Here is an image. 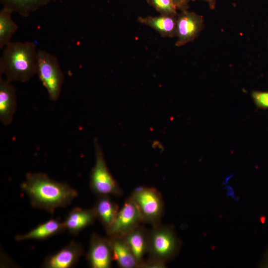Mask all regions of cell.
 Instances as JSON below:
<instances>
[{
	"instance_id": "obj_7",
	"label": "cell",
	"mask_w": 268,
	"mask_h": 268,
	"mask_svg": "<svg viewBox=\"0 0 268 268\" xmlns=\"http://www.w3.org/2000/svg\"><path fill=\"white\" fill-rule=\"evenodd\" d=\"M204 27L202 17L186 9L177 16L175 46H183L195 40Z\"/></svg>"
},
{
	"instance_id": "obj_6",
	"label": "cell",
	"mask_w": 268,
	"mask_h": 268,
	"mask_svg": "<svg viewBox=\"0 0 268 268\" xmlns=\"http://www.w3.org/2000/svg\"><path fill=\"white\" fill-rule=\"evenodd\" d=\"M136 205L142 223L152 226L160 223L164 204L160 192L154 188L141 187L133 192L130 197Z\"/></svg>"
},
{
	"instance_id": "obj_23",
	"label": "cell",
	"mask_w": 268,
	"mask_h": 268,
	"mask_svg": "<svg viewBox=\"0 0 268 268\" xmlns=\"http://www.w3.org/2000/svg\"><path fill=\"white\" fill-rule=\"evenodd\" d=\"M178 9L181 10L186 9L187 4L189 2L188 0H172Z\"/></svg>"
},
{
	"instance_id": "obj_24",
	"label": "cell",
	"mask_w": 268,
	"mask_h": 268,
	"mask_svg": "<svg viewBox=\"0 0 268 268\" xmlns=\"http://www.w3.org/2000/svg\"><path fill=\"white\" fill-rule=\"evenodd\" d=\"M196 0H188V2L190 1H194ZM207 2L208 4L209 7L211 9H214L215 7L217 0H201Z\"/></svg>"
},
{
	"instance_id": "obj_18",
	"label": "cell",
	"mask_w": 268,
	"mask_h": 268,
	"mask_svg": "<svg viewBox=\"0 0 268 268\" xmlns=\"http://www.w3.org/2000/svg\"><path fill=\"white\" fill-rule=\"evenodd\" d=\"M3 6L24 17L48 4L51 0H0Z\"/></svg>"
},
{
	"instance_id": "obj_11",
	"label": "cell",
	"mask_w": 268,
	"mask_h": 268,
	"mask_svg": "<svg viewBox=\"0 0 268 268\" xmlns=\"http://www.w3.org/2000/svg\"><path fill=\"white\" fill-rule=\"evenodd\" d=\"M16 109L15 88L11 82L0 76V120L3 124L12 122Z\"/></svg>"
},
{
	"instance_id": "obj_5",
	"label": "cell",
	"mask_w": 268,
	"mask_h": 268,
	"mask_svg": "<svg viewBox=\"0 0 268 268\" xmlns=\"http://www.w3.org/2000/svg\"><path fill=\"white\" fill-rule=\"evenodd\" d=\"M37 74L49 98L52 101L57 100L64 81V75L58 58L47 51L38 50Z\"/></svg>"
},
{
	"instance_id": "obj_15",
	"label": "cell",
	"mask_w": 268,
	"mask_h": 268,
	"mask_svg": "<svg viewBox=\"0 0 268 268\" xmlns=\"http://www.w3.org/2000/svg\"><path fill=\"white\" fill-rule=\"evenodd\" d=\"M114 260L121 268H138V263L124 237L108 236Z\"/></svg>"
},
{
	"instance_id": "obj_14",
	"label": "cell",
	"mask_w": 268,
	"mask_h": 268,
	"mask_svg": "<svg viewBox=\"0 0 268 268\" xmlns=\"http://www.w3.org/2000/svg\"><path fill=\"white\" fill-rule=\"evenodd\" d=\"M66 230L64 222L59 219H51L23 234L15 237L16 241L28 240H43L61 233Z\"/></svg>"
},
{
	"instance_id": "obj_4",
	"label": "cell",
	"mask_w": 268,
	"mask_h": 268,
	"mask_svg": "<svg viewBox=\"0 0 268 268\" xmlns=\"http://www.w3.org/2000/svg\"><path fill=\"white\" fill-rule=\"evenodd\" d=\"M95 162L90 176V188L98 197L119 196L123 191L110 173L102 149L95 139Z\"/></svg>"
},
{
	"instance_id": "obj_10",
	"label": "cell",
	"mask_w": 268,
	"mask_h": 268,
	"mask_svg": "<svg viewBox=\"0 0 268 268\" xmlns=\"http://www.w3.org/2000/svg\"><path fill=\"white\" fill-rule=\"evenodd\" d=\"M84 252L82 245L71 241L57 253L47 257L42 264L45 268H71L77 264Z\"/></svg>"
},
{
	"instance_id": "obj_20",
	"label": "cell",
	"mask_w": 268,
	"mask_h": 268,
	"mask_svg": "<svg viewBox=\"0 0 268 268\" xmlns=\"http://www.w3.org/2000/svg\"><path fill=\"white\" fill-rule=\"evenodd\" d=\"M147 2L152 6L160 14L177 16V7L172 0H147Z\"/></svg>"
},
{
	"instance_id": "obj_13",
	"label": "cell",
	"mask_w": 268,
	"mask_h": 268,
	"mask_svg": "<svg viewBox=\"0 0 268 268\" xmlns=\"http://www.w3.org/2000/svg\"><path fill=\"white\" fill-rule=\"evenodd\" d=\"M149 232V230L140 225L124 236L137 261L138 268L148 252Z\"/></svg>"
},
{
	"instance_id": "obj_9",
	"label": "cell",
	"mask_w": 268,
	"mask_h": 268,
	"mask_svg": "<svg viewBox=\"0 0 268 268\" xmlns=\"http://www.w3.org/2000/svg\"><path fill=\"white\" fill-rule=\"evenodd\" d=\"M86 258L92 268H110L113 261L109 239L93 233L90 237Z\"/></svg>"
},
{
	"instance_id": "obj_22",
	"label": "cell",
	"mask_w": 268,
	"mask_h": 268,
	"mask_svg": "<svg viewBox=\"0 0 268 268\" xmlns=\"http://www.w3.org/2000/svg\"><path fill=\"white\" fill-rule=\"evenodd\" d=\"M166 263L154 259L148 258L144 260L140 266L139 268H164Z\"/></svg>"
},
{
	"instance_id": "obj_3",
	"label": "cell",
	"mask_w": 268,
	"mask_h": 268,
	"mask_svg": "<svg viewBox=\"0 0 268 268\" xmlns=\"http://www.w3.org/2000/svg\"><path fill=\"white\" fill-rule=\"evenodd\" d=\"M181 242L173 227L158 224L149 230L148 258L167 262L178 254Z\"/></svg>"
},
{
	"instance_id": "obj_12",
	"label": "cell",
	"mask_w": 268,
	"mask_h": 268,
	"mask_svg": "<svg viewBox=\"0 0 268 268\" xmlns=\"http://www.w3.org/2000/svg\"><path fill=\"white\" fill-rule=\"evenodd\" d=\"M96 219L97 217L93 207L89 209L75 207L68 213L63 222L66 230L73 235H77L92 225Z\"/></svg>"
},
{
	"instance_id": "obj_8",
	"label": "cell",
	"mask_w": 268,
	"mask_h": 268,
	"mask_svg": "<svg viewBox=\"0 0 268 268\" xmlns=\"http://www.w3.org/2000/svg\"><path fill=\"white\" fill-rule=\"evenodd\" d=\"M142 223L140 213L136 205L129 197L119 209L111 228L106 232L108 236L124 237Z\"/></svg>"
},
{
	"instance_id": "obj_21",
	"label": "cell",
	"mask_w": 268,
	"mask_h": 268,
	"mask_svg": "<svg viewBox=\"0 0 268 268\" xmlns=\"http://www.w3.org/2000/svg\"><path fill=\"white\" fill-rule=\"evenodd\" d=\"M252 97L257 107L261 109L268 108V91H254Z\"/></svg>"
},
{
	"instance_id": "obj_1",
	"label": "cell",
	"mask_w": 268,
	"mask_h": 268,
	"mask_svg": "<svg viewBox=\"0 0 268 268\" xmlns=\"http://www.w3.org/2000/svg\"><path fill=\"white\" fill-rule=\"evenodd\" d=\"M31 206L53 214L59 207L70 205L77 197L76 190L68 184L56 181L43 173H28L21 185Z\"/></svg>"
},
{
	"instance_id": "obj_25",
	"label": "cell",
	"mask_w": 268,
	"mask_h": 268,
	"mask_svg": "<svg viewBox=\"0 0 268 268\" xmlns=\"http://www.w3.org/2000/svg\"><path fill=\"white\" fill-rule=\"evenodd\" d=\"M261 266L262 267L268 268V250L264 256L261 263Z\"/></svg>"
},
{
	"instance_id": "obj_16",
	"label": "cell",
	"mask_w": 268,
	"mask_h": 268,
	"mask_svg": "<svg viewBox=\"0 0 268 268\" xmlns=\"http://www.w3.org/2000/svg\"><path fill=\"white\" fill-rule=\"evenodd\" d=\"M177 16L160 14L156 16H139L137 20L157 32L163 38H173L176 37Z\"/></svg>"
},
{
	"instance_id": "obj_17",
	"label": "cell",
	"mask_w": 268,
	"mask_h": 268,
	"mask_svg": "<svg viewBox=\"0 0 268 268\" xmlns=\"http://www.w3.org/2000/svg\"><path fill=\"white\" fill-rule=\"evenodd\" d=\"M93 207L97 218L107 232L115 222L120 209L119 205L110 196H99Z\"/></svg>"
},
{
	"instance_id": "obj_19",
	"label": "cell",
	"mask_w": 268,
	"mask_h": 268,
	"mask_svg": "<svg viewBox=\"0 0 268 268\" xmlns=\"http://www.w3.org/2000/svg\"><path fill=\"white\" fill-rule=\"evenodd\" d=\"M13 12L3 6L0 11V49H3L10 43L18 26L12 18Z\"/></svg>"
},
{
	"instance_id": "obj_2",
	"label": "cell",
	"mask_w": 268,
	"mask_h": 268,
	"mask_svg": "<svg viewBox=\"0 0 268 268\" xmlns=\"http://www.w3.org/2000/svg\"><path fill=\"white\" fill-rule=\"evenodd\" d=\"M38 51L34 43L11 42L0 58V76L10 82H26L37 74Z\"/></svg>"
}]
</instances>
